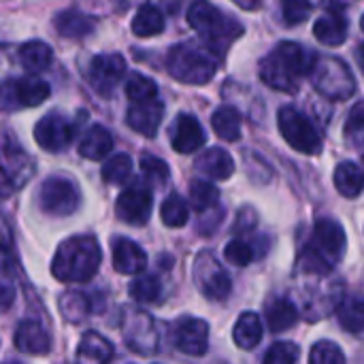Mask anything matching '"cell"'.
I'll list each match as a JSON object with an SVG mask.
<instances>
[{
  "instance_id": "6",
  "label": "cell",
  "mask_w": 364,
  "mask_h": 364,
  "mask_svg": "<svg viewBox=\"0 0 364 364\" xmlns=\"http://www.w3.org/2000/svg\"><path fill=\"white\" fill-rule=\"evenodd\" d=\"M314 87L328 100H348L356 92L354 75L346 62L337 58H320L311 70Z\"/></svg>"
},
{
  "instance_id": "36",
  "label": "cell",
  "mask_w": 364,
  "mask_h": 364,
  "mask_svg": "<svg viewBox=\"0 0 364 364\" xmlns=\"http://www.w3.org/2000/svg\"><path fill=\"white\" fill-rule=\"evenodd\" d=\"M60 311L68 322H81L90 314V301L81 292H68L60 299Z\"/></svg>"
},
{
  "instance_id": "25",
  "label": "cell",
  "mask_w": 364,
  "mask_h": 364,
  "mask_svg": "<svg viewBox=\"0 0 364 364\" xmlns=\"http://www.w3.org/2000/svg\"><path fill=\"white\" fill-rule=\"evenodd\" d=\"M267 322L273 333H284L299 322V309L288 299H273L267 303Z\"/></svg>"
},
{
  "instance_id": "3",
  "label": "cell",
  "mask_w": 364,
  "mask_h": 364,
  "mask_svg": "<svg viewBox=\"0 0 364 364\" xmlns=\"http://www.w3.org/2000/svg\"><path fill=\"white\" fill-rule=\"evenodd\" d=\"M100 267V247L94 237L81 235L64 241L51 262V273L60 282L83 284L90 282Z\"/></svg>"
},
{
  "instance_id": "31",
  "label": "cell",
  "mask_w": 364,
  "mask_h": 364,
  "mask_svg": "<svg viewBox=\"0 0 364 364\" xmlns=\"http://www.w3.org/2000/svg\"><path fill=\"white\" fill-rule=\"evenodd\" d=\"M211 126L215 134L224 141L241 139V113L235 107H220L211 117Z\"/></svg>"
},
{
  "instance_id": "30",
  "label": "cell",
  "mask_w": 364,
  "mask_h": 364,
  "mask_svg": "<svg viewBox=\"0 0 364 364\" xmlns=\"http://www.w3.org/2000/svg\"><path fill=\"white\" fill-rule=\"evenodd\" d=\"M235 343L241 350H254L260 339H262V322L258 318V314L254 311H245L239 322L235 324Z\"/></svg>"
},
{
  "instance_id": "20",
  "label": "cell",
  "mask_w": 364,
  "mask_h": 364,
  "mask_svg": "<svg viewBox=\"0 0 364 364\" xmlns=\"http://www.w3.org/2000/svg\"><path fill=\"white\" fill-rule=\"evenodd\" d=\"M49 335L36 320H23L15 331V348L30 356H41L49 352Z\"/></svg>"
},
{
  "instance_id": "4",
  "label": "cell",
  "mask_w": 364,
  "mask_h": 364,
  "mask_svg": "<svg viewBox=\"0 0 364 364\" xmlns=\"http://www.w3.org/2000/svg\"><path fill=\"white\" fill-rule=\"evenodd\" d=\"M188 21L200 34L205 45L218 55H222L243 34V26L235 17L220 11L207 0L192 2L188 11Z\"/></svg>"
},
{
  "instance_id": "16",
  "label": "cell",
  "mask_w": 364,
  "mask_h": 364,
  "mask_svg": "<svg viewBox=\"0 0 364 364\" xmlns=\"http://www.w3.org/2000/svg\"><path fill=\"white\" fill-rule=\"evenodd\" d=\"M34 173V164L32 160L23 154L21 147L11 145L9 134L4 136V188L9 190H17L21 188Z\"/></svg>"
},
{
  "instance_id": "29",
  "label": "cell",
  "mask_w": 364,
  "mask_h": 364,
  "mask_svg": "<svg viewBox=\"0 0 364 364\" xmlns=\"http://www.w3.org/2000/svg\"><path fill=\"white\" fill-rule=\"evenodd\" d=\"M51 49L43 41H30L19 47V62L28 73H43L51 64Z\"/></svg>"
},
{
  "instance_id": "10",
  "label": "cell",
  "mask_w": 364,
  "mask_h": 364,
  "mask_svg": "<svg viewBox=\"0 0 364 364\" xmlns=\"http://www.w3.org/2000/svg\"><path fill=\"white\" fill-rule=\"evenodd\" d=\"M122 331H124V339L132 352H139L143 356L156 354L158 331H156V324L149 318V314L128 309L122 320Z\"/></svg>"
},
{
  "instance_id": "15",
  "label": "cell",
  "mask_w": 364,
  "mask_h": 364,
  "mask_svg": "<svg viewBox=\"0 0 364 364\" xmlns=\"http://www.w3.org/2000/svg\"><path fill=\"white\" fill-rule=\"evenodd\" d=\"M175 348L188 356H203L209 348V324L198 318H183L173 333Z\"/></svg>"
},
{
  "instance_id": "46",
  "label": "cell",
  "mask_w": 364,
  "mask_h": 364,
  "mask_svg": "<svg viewBox=\"0 0 364 364\" xmlns=\"http://www.w3.org/2000/svg\"><path fill=\"white\" fill-rule=\"evenodd\" d=\"M356 60H358V66H360V70H363L364 75V43L358 45V49H356Z\"/></svg>"
},
{
  "instance_id": "28",
  "label": "cell",
  "mask_w": 364,
  "mask_h": 364,
  "mask_svg": "<svg viewBox=\"0 0 364 364\" xmlns=\"http://www.w3.org/2000/svg\"><path fill=\"white\" fill-rule=\"evenodd\" d=\"M335 188L346 198H356L364 190L363 168L354 162H341L335 168Z\"/></svg>"
},
{
  "instance_id": "2",
  "label": "cell",
  "mask_w": 364,
  "mask_h": 364,
  "mask_svg": "<svg viewBox=\"0 0 364 364\" xmlns=\"http://www.w3.org/2000/svg\"><path fill=\"white\" fill-rule=\"evenodd\" d=\"M343 254H346L343 228L335 220L322 218L316 222L311 237L301 252L299 267L307 275H326L337 267Z\"/></svg>"
},
{
  "instance_id": "23",
  "label": "cell",
  "mask_w": 364,
  "mask_h": 364,
  "mask_svg": "<svg viewBox=\"0 0 364 364\" xmlns=\"http://www.w3.org/2000/svg\"><path fill=\"white\" fill-rule=\"evenodd\" d=\"M113 358V343L102 335L90 331L83 335L77 348V364H109Z\"/></svg>"
},
{
  "instance_id": "9",
  "label": "cell",
  "mask_w": 364,
  "mask_h": 364,
  "mask_svg": "<svg viewBox=\"0 0 364 364\" xmlns=\"http://www.w3.org/2000/svg\"><path fill=\"white\" fill-rule=\"evenodd\" d=\"M194 282H196L198 290L211 301H224L232 290V282H230L228 273L222 269L218 258L209 252H203L196 256Z\"/></svg>"
},
{
  "instance_id": "33",
  "label": "cell",
  "mask_w": 364,
  "mask_h": 364,
  "mask_svg": "<svg viewBox=\"0 0 364 364\" xmlns=\"http://www.w3.org/2000/svg\"><path fill=\"white\" fill-rule=\"evenodd\" d=\"M220 203V192L213 183L205 179H196L190 186V205L198 213H209V209L218 207Z\"/></svg>"
},
{
  "instance_id": "35",
  "label": "cell",
  "mask_w": 364,
  "mask_h": 364,
  "mask_svg": "<svg viewBox=\"0 0 364 364\" xmlns=\"http://www.w3.org/2000/svg\"><path fill=\"white\" fill-rule=\"evenodd\" d=\"M156 94H158V85H156L149 77L139 75V73L130 75V79H128V83H126V96H128L134 105L156 100Z\"/></svg>"
},
{
  "instance_id": "13",
  "label": "cell",
  "mask_w": 364,
  "mask_h": 364,
  "mask_svg": "<svg viewBox=\"0 0 364 364\" xmlns=\"http://www.w3.org/2000/svg\"><path fill=\"white\" fill-rule=\"evenodd\" d=\"M75 136V126L62 113H49L34 126L36 143L47 151H62L70 145Z\"/></svg>"
},
{
  "instance_id": "32",
  "label": "cell",
  "mask_w": 364,
  "mask_h": 364,
  "mask_svg": "<svg viewBox=\"0 0 364 364\" xmlns=\"http://www.w3.org/2000/svg\"><path fill=\"white\" fill-rule=\"evenodd\" d=\"M164 30V15L154 6V4H143L134 19H132V32L136 36H156Z\"/></svg>"
},
{
  "instance_id": "26",
  "label": "cell",
  "mask_w": 364,
  "mask_h": 364,
  "mask_svg": "<svg viewBox=\"0 0 364 364\" xmlns=\"http://www.w3.org/2000/svg\"><path fill=\"white\" fill-rule=\"evenodd\" d=\"M339 324L354 337L364 339V296H348L341 301L339 309Z\"/></svg>"
},
{
  "instance_id": "17",
  "label": "cell",
  "mask_w": 364,
  "mask_h": 364,
  "mask_svg": "<svg viewBox=\"0 0 364 364\" xmlns=\"http://www.w3.org/2000/svg\"><path fill=\"white\" fill-rule=\"evenodd\" d=\"M171 143L177 154H194L205 145V130L194 115L181 113L173 126Z\"/></svg>"
},
{
  "instance_id": "42",
  "label": "cell",
  "mask_w": 364,
  "mask_h": 364,
  "mask_svg": "<svg viewBox=\"0 0 364 364\" xmlns=\"http://www.w3.org/2000/svg\"><path fill=\"white\" fill-rule=\"evenodd\" d=\"M141 171L145 173V177L158 186H164L168 179V166L164 160L156 158V156H143L141 160Z\"/></svg>"
},
{
  "instance_id": "39",
  "label": "cell",
  "mask_w": 364,
  "mask_h": 364,
  "mask_svg": "<svg viewBox=\"0 0 364 364\" xmlns=\"http://www.w3.org/2000/svg\"><path fill=\"white\" fill-rule=\"evenodd\" d=\"M299 358H301V350L296 348V343L279 341L269 348L262 364H296Z\"/></svg>"
},
{
  "instance_id": "22",
  "label": "cell",
  "mask_w": 364,
  "mask_h": 364,
  "mask_svg": "<svg viewBox=\"0 0 364 364\" xmlns=\"http://www.w3.org/2000/svg\"><path fill=\"white\" fill-rule=\"evenodd\" d=\"M113 267L117 273L136 275L147 267V254L130 239H119L113 245Z\"/></svg>"
},
{
  "instance_id": "7",
  "label": "cell",
  "mask_w": 364,
  "mask_h": 364,
  "mask_svg": "<svg viewBox=\"0 0 364 364\" xmlns=\"http://www.w3.org/2000/svg\"><path fill=\"white\" fill-rule=\"evenodd\" d=\"M38 207L53 218H66L73 215L79 209L81 196L77 186L66 179V177H49L41 183L38 196H36Z\"/></svg>"
},
{
  "instance_id": "47",
  "label": "cell",
  "mask_w": 364,
  "mask_h": 364,
  "mask_svg": "<svg viewBox=\"0 0 364 364\" xmlns=\"http://www.w3.org/2000/svg\"><path fill=\"white\" fill-rule=\"evenodd\" d=\"M360 26H363V30H364V15H363V21H360Z\"/></svg>"
},
{
  "instance_id": "44",
  "label": "cell",
  "mask_w": 364,
  "mask_h": 364,
  "mask_svg": "<svg viewBox=\"0 0 364 364\" xmlns=\"http://www.w3.org/2000/svg\"><path fill=\"white\" fill-rule=\"evenodd\" d=\"M346 136L352 143H360L364 139V100L352 107L348 122H346Z\"/></svg>"
},
{
  "instance_id": "40",
  "label": "cell",
  "mask_w": 364,
  "mask_h": 364,
  "mask_svg": "<svg viewBox=\"0 0 364 364\" xmlns=\"http://www.w3.org/2000/svg\"><path fill=\"white\" fill-rule=\"evenodd\" d=\"M309 364H346L341 348L333 341H320L311 348Z\"/></svg>"
},
{
  "instance_id": "19",
  "label": "cell",
  "mask_w": 364,
  "mask_h": 364,
  "mask_svg": "<svg viewBox=\"0 0 364 364\" xmlns=\"http://www.w3.org/2000/svg\"><path fill=\"white\" fill-rule=\"evenodd\" d=\"M194 168L200 175H205V177H211V179H218V181H226L235 173V160H232V156L226 149L209 147L207 151H203L196 158Z\"/></svg>"
},
{
  "instance_id": "34",
  "label": "cell",
  "mask_w": 364,
  "mask_h": 364,
  "mask_svg": "<svg viewBox=\"0 0 364 364\" xmlns=\"http://www.w3.org/2000/svg\"><path fill=\"white\" fill-rule=\"evenodd\" d=\"M188 205L186 200L179 196V194H171L164 203H162V209H160V218L166 226L171 228H181L188 224Z\"/></svg>"
},
{
  "instance_id": "43",
  "label": "cell",
  "mask_w": 364,
  "mask_h": 364,
  "mask_svg": "<svg viewBox=\"0 0 364 364\" xmlns=\"http://www.w3.org/2000/svg\"><path fill=\"white\" fill-rule=\"evenodd\" d=\"M224 258H226V262H230L235 267H247L254 258V252L245 241L232 239L224 250Z\"/></svg>"
},
{
  "instance_id": "21",
  "label": "cell",
  "mask_w": 364,
  "mask_h": 364,
  "mask_svg": "<svg viewBox=\"0 0 364 364\" xmlns=\"http://www.w3.org/2000/svg\"><path fill=\"white\" fill-rule=\"evenodd\" d=\"M314 34L320 43L328 47H337L348 38V19L341 9H328L324 17H320L314 26Z\"/></svg>"
},
{
  "instance_id": "11",
  "label": "cell",
  "mask_w": 364,
  "mask_h": 364,
  "mask_svg": "<svg viewBox=\"0 0 364 364\" xmlns=\"http://www.w3.org/2000/svg\"><path fill=\"white\" fill-rule=\"evenodd\" d=\"M151 205H154L151 190L143 183H132L119 194L115 209H117V218L122 222L132 224V226H141L149 220Z\"/></svg>"
},
{
  "instance_id": "37",
  "label": "cell",
  "mask_w": 364,
  "mask_h": 364,
  "mask_svg": "<svg viewBox=\"0 0 364 364\" xmlns=\"http://www.w3.org/2000/svg\"><path fill=\"white\" fill-rule=\"evenodd\" d=\"M130 173H132V160L126 154H117V156L109 158L102 166V179L113 186L124 183L130 177Z\"/></svg>"
},
{
  "instance_id": "41",
  "label": "cell",
  "mask_w": 364,
  "mask_h": 364,
  "mask_svg": "<svg viewBox=\"0 0 364 364\" xmlns=\"http://www.w3.org/2000/svg\"><path fill=\"white\" fill-rule=\"evenodd\" d=\"M311 11L309 0H282V19L286 26H299Z\"/></svg>"
},
{
  "instance_id": "8",
  "label": "cell",
  "mask_w": 364,
  "mask_h": 364,
  "mask_svg": "<svg viewBox=\"0 0 364 364\" xmlns=\"http://www.w3.org/2000/svg\"><path fill=\"white\" fill-rule=\"evenodd\" d=\"M277 124H279L282 136L290 143L292 149H296L301 154H309V156H314L322 149V139H320L318 130L294 107H284L277 115Z\"/></svg>"
},
{
  "instance_id": "45",
  "label": "cell",
  "mask_w": 364,
  "mask_h": 364,
  "mask_svg": "<svg viewBox=\"0 0 364 364\" xmlns=\"http://www.w3.org/2000/svg\"><path fill=\"white\" fill-rule=\"evenodd\" d=\"M235 4H239L241 9H245V11H254V9H258L260 4H262V0H232Z\"/></svg>"
},
{
  "instance_id": "1",
  "label": "cell",
  "mask_w": 364,
  "mask_h": 364,
  "mask_svg": "<svg viewBox=\"0 0 364 364\" xmlns=\"http://www.w3.org/2000/svg\"><path fill=\"white\" fill-rule=\"evenodd\" d=\"M316 55L307 53L296 43H279L260 62V79L279 92H294L305 75H311Z\"/></svg>"
},
{
  "instance_id": "24",
  "label": "cell",
  "mask_w": 364,
  "mask_h": 364,
  "mask_svg": "<svg viewBox=\"0 0 364 364\" xmlns=\"http://www.w3.org/2000/svg\"><path fill=\"white\" fill-rule=\"evenodd\" d=\"M111 149H113V136L107 128L98 124L92 126L79 143V154L87 160H102L105 156H109Z\"/></svg>"
},
{
  "instance_id": "38",
  "label": "cell",
  "mask_w": 364,
  "mask_h": 364,
  "mask_svg": "<svg viewBox=\"0 0 364 364\" xmlns=\"http://www.w3.org/2000/svg\"><path fill=\"white\" fill-rule=\"evenodd\" d=\"M128 292L136 303H156L162 294V286L154 275H145V277L134 279L130 284Z\"/></svg>"
},
{
  "instance_id": "18",
  "label": "cell",
  "mask_w": 364,
  "mask_h": 364,
  "mask_svg": "<svg viewBox=\"0 0 364 364\" xmlns=\"http://www.w3.org/2000/svg\"><path fill=\"white\" fill-rule=\"evenodd\" d=\"M162 117H164V105L160 100H149V102L132 105L126 115V122L134 132L143 136H156Z\"/></svg>"
},
{
  "instance_id": "12",
  "label": "cell",
  "mask_w": 364,
  "mask_h": 364,
  "mask_svg": "<svg viewBox=\"0 0 364 364\" xmlns=\"http://www.w3.org/2000/svg\"><path fill=\"white\" fill-rule=\"evenodd\" d=\"M49 85L38 77L9 79L2 87V100L6 109L13 107H38L47 100Z\"/></svg>"
},
{
  "instance_id": "5",
  "label": "cell",
  "mask_w": 364,
  "mask_h": 364,
  "mask_svg": "<svg viewBox=\"0 0 364 364\" xmlns=\"http://www.w3.org/2000/svg\"><path fill=\"white\" fill-rule=\"evenodd\" d=\"M218 53H213L207 45L198 43H179L171 47L166 66L171 77H175L181 83L190 85H203L215 77L218 70Z\"/></svg>"
},
{
  "instance_id": "27",
  "label": "cell",
  "mask_w": 364,
  "mask_h": 364,
  "mask_svg": "<svg viewBox=\"0 0 364 364\" xmlns=\"http://www.w3.org/2000/svg\"><path fill=\"white\" fill-rule=\"evenodd\" d=\"M53 23H55L58 34L66 36V38H83L94 30V19H90L87 15H83L81 11H75V9L62 11Z\"/></svg>"
},
{
  "instance_id": "48",
  "label": "cell",
  "mask_w": 364,
  "mask_h": 364,
  "mask_svg": "<svg viewBox=\"0 0 364 364\" xmlns=\"http://www.w3.org/2000/svg\"><path fill=\"white\" fill-rule=\"evenodd\" d=\"M9 364H15V363H9Z\"/></svg>"
},
{
  "instance_id": "14",
  "label": "cell",
  "mask_w": 364,
  "mask_h": 364,
  "mask_svg": "<svg viewBox=\"0 0 364 364\" xmlns=\"http://www.w3.org/2000/svg\"><path fill=\"white\" fill-rule=\"evenodd\" d=\"M124 75H126V60L119 53H105L92 60L87 79L98 94H111Z\"/></svg>"
}]
</instances>
